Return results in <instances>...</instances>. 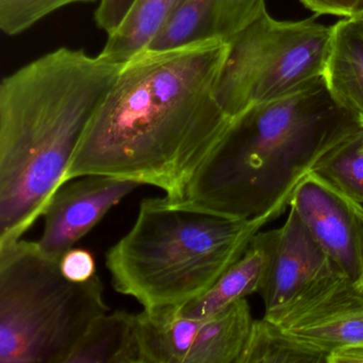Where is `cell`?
I'll use <instances>...</instances> for the list:
<instances>
[{
	"instance_id": "cell-19",
	"label": "cell",
	"mask_w": 363,
	"mask_h": 363,
	"mask_svg": "<svg viewBox=\"0 0 363 363\" xmlns=\"http://www.w3.org/2000/svg\"><path fill=\"white\" fill-rule=\"evenodd\" d=\"M95 1L97 0H0V29L13 37L62 8Z\"/></svg>"
},
{
	"instance_id": "cell-11",
	"label": "cell",
	"mask_w": 363,
	"mask_h": 363,
	"mask_svg": "<svg viewBox=\"0 0 363 363\" xmlns=\"http://www.w3.org/2000/svg\"><path fill=\"white\" fill-rule=\"evenodd\" d=\"M273 230L257 233L241 258L203 296L191 301L180 314L194 320H206L235 301L258 293L269 260Z\"/></svg>"
},
{
	"instance_id": "cell-13",
	"label": "cell",
	"mask_w": 363,
	"mask_h": 363,
	"mask_svg": "<svg viewBox=\"0 0 363 363\" xmlns=\"http://www.w3.org/2000/svg\"><path fill=\"white\" fill-rule=\"evenodd\" d=\"M254 320L246 298L203 320L186 363H240Z\"/></svg>"
},
{
	"instance_id": "cell-25",
	"label": "cell",
	"mask_w": 363,
	"mask_h": 363,
	"mask_svg": "<svg viewBox=\"0 0 363 363\" xmlns=\"http://www.w3.org/2000/svg\"><path fill=\"white\" fill-rule=\"evenodd\" d=\"M358 288L360 289L363 292V269H362V276H361L360 284H359Z\"/></svg>"
},
{
	"instance_id": "cell-21",
	"label": "cell",
	"mask_w": 363,
	"mask_h": 363,
	"mask_svg": "<svg viewBox=\"0 0 363 363\" xmlns=\"http://www.w3.org/2000/svg\"><path fill=\"white\" fill-rule=\"evenodd\" d=\"M61 271L72 281L84 282L96 275V262L92 252L72 248L60 260Z\"/></svg>"
},
{
	"instance_id": "cell-5",
	"label": "cell",
	"mask_w": 363,
	"mask_h": 363,
	"mask_svg": "<svg viewBox=\"0 0 363 363\" xmlns=\"http://www.w3.org/2000/svg\"><path fill=\"white\" fill-rule=\"evenodd\" d=\"M108 311L99 275L72 281L37 242L0 244V363H67Z\"/></svg>"
},
{
	"instance_id": "cell-22",
	"label": "cell",
	"mask_w": 363,
	"mask_h": 363,
	"mask_svg": "<svg viewBox=\"0 0 363 363\" xmlns=\"http://www.w3.org/2000/svg\"><path fill=\"white\" fill-rule=\"evenodd\" d=\"M138 0H101L96 12L95 23L107 35L113 33L126 20Z\"/></svg>"
},
{
	"instance_id": "cell-23",
	"label": "cell",
	"mask_w": 363,
	"mask_h": 363,
	"mask_svg": "<svg viewBox=\"0 0 363 363\" xmlns=\"http://www.w3.org/2000/svg\"><path fill=\"white\" fill-rule=\"evenodd\" d=\"M301 3L316 16L358 18L363 14V0H301Z\"/></svg>"
},
{
	"instance_id": "cell-24",
	"label": "cell",
	"mask_w": 363,
	"mask_h": 363,
	"mask_svg": "<svg viewBox=\"0 0 363 363\" xmlns=\"http://www.w3.org/2000/svg\"><path fill=\"white\" fill-rule=\"evenodd\" d=\"M328 363H363V344L335 348L329 354Z\"/></svg>"
},
{
	"instance_id": "cell-15",
	"label": "cell",
	"mask_w": 363,
	"mask_h": 363,
	"mask_svg": "<svg viewBox=\"0 0 363 363\" xmlns=\"http://www.w3.org/2000/svg\"><path fill=\"white\" fill-rule=\"evenodd\" d=\"M67 363H140L135 314L118 310L97 318Z\"/></svg>"
},
{
	"instance_id": "cell-6",
	"label": "cell",
	"mask_w": 363,
	"mask_h": 363,
	"mask_svg": "<svg viewBox=\"0 0 363 363\" xmlns=\"http://www.w3.org/2000/svg\"><path fill=\"white\" fill-rule=\"evenodd\" d=\"M333 26L314 18L277 21L267 8L229 38L216 99L229 118L286 96L324 76Z\"/></svg>"
},
{
	"instance_id": "cell-4",
	"label": "cell",
	"mask_w": 363,
	"mask_h": 363,
	"mask_svg": "<svg viewBox=\"0 0 363 363\" xmlns=\"http://www.w3.org/2000/svg\"><path fill=\"white\" fill-rule=\"evenodd\" d=\"M265 220L229 218L167 196L140 203L130 230L106 254L113 288L148 312H178L237 262Z\"/></svg>"
},
{
	"instance_id": "cell-10",
	"label": "cell",
	"mask_w": 363,
	"mask_h": 363,
	"mask_svg": "<svg viewBox=\"0 0 363 363\" xmlns=\"http://www.w3.org/2000/svg\"><path fill=\"white\" fill-rule=\"evenodd\" d=\"M335 267L298 214L290 208L284 226L273 229L269 264L258 292L264 303V316L286 309Z\"/></svg>"
},
{
	"instance_id": "cell-12",
	"label": "cell",
	"mask_w": 363,
	"mask_h": 363,
	"mask_svg": "<svg viewBox=\"0 0 363 363\" xmlns=\"http://www.w3.org/2000/svg\"><path fill=\"white\" fill-rule=\"evenodd\" d=\"M324 79L333 99L363 125V21L344 18L333 26Z\"/></svg>"
},
{
	"instance_id": "cell-7",
	"label": "cell",
	"mask_w": 363,
	"mask_h": 363,
	"mask_svg": "<svg viewBox=\"0 0 363 363\" xmlns=\"http://www.w3.org/2000/svg\"><path fill=\"white\" fill-rule=\"evenodd\" d=\"M267 318L330 354L335 348L363 344V292L335 267L286 309Z\"/></svg>"
},
{
	"instance_id": "cell-20",
	"label": "cell",
	"mask_w": 363,
	"mask_h": 363,
	"mask_svg": "<svg viewBox=\"0 0 363 363\" xmlns=\"http://www.w3.org/2000/svg\"><path fill=\"white\" fill-rule=\"evenodd\" d=\"M265 8L264 0H216V35L228 40Z\"/></svg>"
},
{
	"instance_id": "cell-2",
	"label": "cell",
	"mask_w": 363,
	"mask_h": 363,
	"mask_svg": "<svg viewBox=\"0 0 363 363\" xmlns=\"http://www.w3.org/2000/svg\"><path fill=\"white\" fill-rule=\"evenodd\" d=\"M124 65L62 48L0 84V244L43 216Z\"/></svg>"
},
{
	"instance_id": "cell-14",
	"label": "cell",
	"mask_w": 363,
	"mask_h": 363,
	"mask_svg": "<svg viewBox=\"0 0 363 363\" xmlns=\"http://www.w3.org/2000/svg\"><path fill=\"white\" fill-rule=\"evenodd\" d=\"M203 320L180 311L135 314L140 363H186Z\"/></svg>"
},
{
	"instance_id": "cell-9",
	"label": "cell",
	"mask_w": 363,
	"mask_h": 363,
	"mask_svg": "<svg viewBox=\"0 0 363 363\" xmlns=\"http://www.w3.org/2000/svg\"><path fill=\"white\" fill-rule=\"evenodd\" d=\"M75 179L57 189L42 216L45 225L38 245L44 254L59 261L114 206L141 186L133 180L104 175Z\"/></svg>"
},
{
	"instance_id": "cell-8",
	"label": "cell",
	"mask_w": 363,
	"mask_h": 363,
	"mask_svg": "<svg viewBox=\"0 0 363 363\" xmlns=\"http://www.w3.org/2000/svg\"><path fill=\"white\" fill-rule=\"evenodd\" d=\"M289 207L298 214L333 264L359 286L363 269V205L311 172Z\"/></svg>"
},
{
	"instance_id": "cell-26",
	"label": "cell",
	"mask_w": 363,
	"mask_h": 363,
	"mask_svg": "<svg viewBox=\"0 0 363 363\" xmlns=\"http://www.w3.org/2000/svg\"><path fill=\"white\" fill-rule=\"evenodd\" d=\"M358 18H361V20H362V21H363V14H362V16H358Z\"/></svg>"
},
{
	"instance_id": "cell-1",
	"label": "cell",
	"mask_w": 363,
	"mask_h": 363,
	"mask_svg": "<svg viewBox=\"0 0 363 363\" xmlns=\"http://www.w3.org/2000/svg\"><path fill=\"white\" fill-rule=\"evenodd\" d=\"M228 42L145 50L125 63L62 179L104 175L184 201L230 128L216 99ZM61 184V186H62Z\"/></svg>"
},
{
	"instance_id": "cell-17",
	"label": "cell",
	"mask_w": 363,
	"mask_h": 363,
	"mask_svg": "<svg viewBox=\"0 0 363 363\" xmlns=\"http://www.w3.org/2000/svg\"><path fill=\"white\" fill-rule=\"evenodd\" d=\"M328 352L264 318L254 320L240 363H328Z\"/></svg>"
},
{
	"instance_id": "cell-16",
	"label": "cell",
	"mask_w": 363,
	"mask_h": 363,
	"mask_svg": "<svg viewBox=\"0 0 363 363\" xmlns=\"http://www.w3.org/2000/svg\"><path fill=\"white\" fill-rule=\"evenodd\" d=\"M182 0H138L122 25L108 35L99 55L114 63L128 62L147 50Z\"/></svg>"
},
{
	"instance_id": "cell-3",
	"label": "cell",
	"mask_w": 363,
	"mask_h": 363,
	"mask_svg": "<svg viewBox=\"0 0 363 363\" xmlns=\"http://www.w3.org/2000/svg\"><path fill=\"white\" fill-rule=\"evenodd\" d=\"M324 76L233 118L184 201L229 218H279L320 159L359 129Z\"/></svg>"
},
{
	"instance_id": "cell-18",
	"label": "cell",
	"mask_w": 363,
	"mask_h": 363,
	"mask_svg": "<svg viewBox=\"0 0 363 363\" xmlns=\"http://www.w3.org/2000/svg\"><path fill=\"white\" fill-rule=\"evenodd\" d=\"M312 172L363 205V128L333 146Z\"/></svg>"
}]
</instances>
